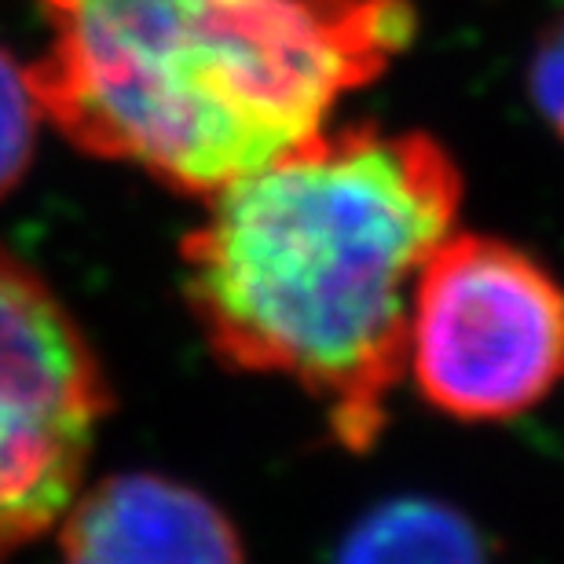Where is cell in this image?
Segmentation results:
<instances>
[{"label":"cell","instance_id":"obj_1","mask_svg":"<svg viewBox=\"0 0 564 564\" xmlns=\"http://www.w3.org/2000/svg\"><path fill=\"white\" fill-rule=\"evenodd\" d=\"M209 198L180 261L213 352L293 381L367 451L408 375L419 275L455 235V158L425 132L323 129Z\"/></svg>","mask_w":564,"mask_h":564},{"label":"cell","instance_id":"obj_2","mask_svg":"<svg viewBox=\"0 0 564 564\" xmlns=\"http://www.w3.org/2000/svg\"><path fill=\"white\" fill-rule=\"evenodd\" d=\"M411 37L408 0H66L26 82L74 147L209 198L323 132Z\"/></svg>","mask_w":564,"mask_h":564},{"label":"cell","instance_id":"obj_3","mask_svg":"<svg viewBox=\"0 0 564 564\" xmlns=\"http://www.w3.org/2000/svg\"><path fill=\"white\" fill-rule=\"evenodd\" d=\"M408 370L429 408L506 422L564 381V286L488 235H447L411 301Z\"/></svg>","mask_w":564,"mask_h":564},{"label":"cell","instance_id":"obj_4","mask_svg":"<svg viewBox=\"0 0 564 564\" xmlns=\"http://www.w3.org/2000/svg\"><path fill=\"white\" fill-rule=\"evenodd\" d=\"M107 411L82 326L48 282L0 250V564L70 510Z\"/></svg>","mask_w":564,"mask_h":564},{"label":"cell","instance_id":"obj_5","mask_svg":"<svg viewBox=\"0 0 564 564\" xmlns=\"http://www.w3.org/2000/svg\"><path fill=\"white\" fill-rule=\"evenodd\" d=\"M59 524L63 564H242L228 513L154 473H121L77 491Z\"/></svg>","mask_w":564,"mask_h":564},{"label":"cell","instance_id":"obj_6","mask_svg":"<svg viewBox=\"0 0 564 564\" xmlns=\"http://www.w3.org/2000/svg\"><path fill=\"white\" fill-rule=\"evenodd\" d=\"M334 564H488L466 517L436 499H392L370 510Z\"/></svg>","mask_w":564,"mask_h":564},{"label":"cell","instance_id":"obj_7","mask_svg":"<svg viewBox=\"0 0 564 564\" xmlns=\"http://www.w3.org/2000/svg\"><path fill=\"white\" fill-rule=\"evenodd\" d=\"M41 107L30 93L26 66L0 52V198H8L26 176L37 147Z\"/></svg>","mask_w":564,"mask_h":564},{"label":"cell","instance_id":"obj_8","mask_svg":"<svg viewBox=\"0 0 564 564\" xmlns=\"http://www.w3.org/2000/svg\"><path fill=\"white\" fill-rule=\"evenodd\" d=\"M528 82H532L539 115H543L564 140V19H557L554 26L543 33Z\"/></svg>","mask_w":564,"mask_h":564},{"label":"cell","instance_id":"obj_9","mask_svg":"<svg viewBox=\"0 0 564 564\" xmlns=\"http://www.w3.org/2000/svg\"><path fill=\"white\" fill-rule=\"evenodd\" d=\"M63 4H66V0H44V8H48V11H52V15H55V11H59Z\"/></svg>","mask_w":564,"mask_h":564}]
</instances>
